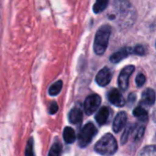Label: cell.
I'll list each match as a JSON object with an SVG mask.
<instances>
[{
  "label": "cell",
  "mask_w": 156,
  "mask_h": 156,
  "mask_svg": "<svg viewBox=\"0 0 156 156\" xmlns=\"http://www.w3.org/2000/svg\"><path fill=\"white\" fill-rule=\"evenodd\" d=\"M95 150L98 153L105 156L113 155L118 150V143L114 136L110 133L104 135L96 144Z\"/></svg>",
  "instance_id": "obj_1"
},
{
  "label": "cell",
  "mask_w": 156,
  "mask_h": 156,
  "mask_svg": "<svg viewBox=\"0 0 156 156\" xmlns=\"http://www.w3.org/2000/svg\"><path fill=\"white\" fill-rule=\"evenodd\" d=\"M111 34V28L108 25H104L99 28L97 31L95 41H94V51L98 55H102L108 45L109 37Z\"/></svg>",
  "instance_id": "obj_2"
},
{
  "label": "cell",
  "mask_w": 156,
  "mask_h": 156,
  "mask_svg": "<svg viewBox=\"0 0 156 156\" xmlns=\"http://www.w3.org/2000/svg\"><path fill=\"white\" fill-rule=\"evenodd\" d=\"M98 130L97 128L95 127V125L93 123H87L86 124L80 133L79 136H78V142H79V146H81L82 148H85L86 146H87L91 140H93V138L96 136Z\"/></svg>",
  "instance_id": "obj_3"
},
{
  "label": "cell",
  "mask_w": 156,
  "mask_h": 156,
  "mask_svg": "<svg viewBox=\"0 0 156 156\" xmlns=\"http://www.w3.org/2000/svg\"><path fill=\"white\" fill-rule=\"evenodd\" d=\"M134 70H135V67L133 65H128L121 70V72L119 75V78H118V85L121 90L124 91L128 88L129 79L130 75L133 73Z\"/></svg>",
  "instance_id": "obj_4"
},
{
  "label": "cell",
  "mask_w": 156,
  "mask_h": 156,
  "mask_svg": "<svg viewBox=\"0 0 156 156\" xmlns=\"http://www.w3.org/2000/svg\"><path fill=\"white\" fill-rule=\"evenodd\" d=\"M101 104V98L98 95H91L87 97L84 103V110L87 115H92Z\"/></svg>",
  "instance_id": "obj_5"
},
{
  "label": "cell",
  "mask_w": 156,
  "mask_h": 156,
  "mask_svg": "<svg viewBox=\"0 0 156 156\" xmlns=\"http://www.w3.org/2000/svg\"><path fill=\"white\" fill-rule=\"evenodd\" d=\"M111 78H112V73L108 67H104L98 73L96 76V82L100 87H106L109 84Z\"/></svg>",
  "instance_id": "obj_6"
},
{
  "label": "cell",
  "mask_w": 156,
  "mask_h": 156,
  "mask_svg": "<svg viewBox=\"0 0 156 156\" xmlns=\"http://www.w3.org/2000/svg\"><path fill=\"white\" fill-rule=\"evenodd\" d=\"M108 100L116 107H123L125 105V99L119 90L113 88L108 93Z\"/></svg>",
  "instance_id": "obj_7"
},
{
  "label": "cell",
  "mask_w": 156,
  "mask_h": 156,
  "mask_svg": "<svg viewBox=\"0 0 156 156\" xmlns=\"http://www.w3.org/2000/svg\"><path fill=\"white\" fill-rule=\"evenodd\" d=\"M126 122H127V114L124 111L119 112L116 116L113 121V130L115 132H119L126 125Z\"/></svg>",
  "instance_id": "obj_8"
},
{
  "label": "cell",
  "mask_w": 156,
  "mask_h": 156,
  "mask_svg": "<svg viewBox=\"0 0 156 156\" xmlns=\"http://www.w3.org/2000/svg\"><path fill=\"white\" fill-rule=\"evenodd\" d=\"M131 52H133V50H131L130 48H123V49L119 50V51L115 52L114 54H112L110 57V61L113 63H118V62H121L123 59L127 58Z\"/></svg>",
  "instance_id": "obj_9"
},
{
  "label": "cell",
  "mask_w": 156,
  "mask_h": 156,
  "mask_svg": "<svg viewBox=\"0 0 156 156\" xmlns=\"http://www.w3.org/2000/svg\"><path fill=\"white\" fill-rule=\"evenodd\" d=\"M156 100V95H155V92L151 89V88H148L146 89L143 93H142V97H141V102L146 105V106H151L154 104Z\"/></svg>",
  "instance_id": "obj_10"
},
{
  "label": "cell",
  "mask_w": 156,
  "mask_h": 156,
  "mask_svg": "<svg viewBox=\"0 0 156 156\" xmlns=\"http://www.w3.org/2000/svg\"><path fill=\"white\" fill-rule=\"evenodd\" d=\"M69 121L72 124H79L82 122L83 120V113L82 110L78 108H73L70 112H69Z\"/></svg>",
  "instance_id": "obj_11"
},
{
  "label": "cell",
  "mask_w": 156,
  "mask_h": 156,
  "mask_svg": "<svg viewBox=\"0 0 156 156\" xmlns=\"http://www.w3.org/2000/svg\"><path fill=\"white\" fill-rule=\"evenodd\" d=\"M109 117V108L108 107H102L96 115V120L99 125H104L107 123Z\"/></svg>",
  "instance_id": "obj_12"
},
{
  "label": "cell",
  "mask_w": 156,
  "mask_h": 156,
  "mask_svg": "<svg viewBox=\"0 0 156 156\" xmlns=\"http://www.w3.org/2000/svg\"><path fill=\"white\" fill-rule=\"evenodd\" d=\"M62 136H63L64 141H65L66 143H68V144L74 142L75 138H76V136H75V131H74V129H73V128H71V127H66V128L63 129V134H62Z\"/></svg>",
  "instance_id": "obj_13"
},
{
  "label": "cell",
  "mask_w": 156,
  "mask_h": 156,
  "mask_svg": "<svg viewBox=\"0 0 156 156\" xmlns=\"http://www.w3.org/2000/svg\"><path fill=\"white\" fill-rule=\"evenodd\" d=\"M109 0H96L95 5L93 7V10L96 14L101 13L103 10H105L108 5Z\"/></svg>",
  "instance_id": "obj_14"
},
{
  "label": "cell",
  "mask_w": 156,
  "mask_h": 156,
  "mask_svg": "<svg viewBox=\"0 0 156 156\" xmlns=\"http://www.w3.org/2000/svg\"><path fill=\"white\" fill-rule=\"evenodd\" d=\"M133 115H134V117H136V118H138V119H140V120H143V121H146L148 119V113L141 107L135 108L134 110H133Z\"/></svg>",
  "instance_id": "obj_15"
},
{
  "label": "cell",
  "mask_w": 156,
  "mask_h": 156,
  "mask_svg": "<svg viewBox=\"0 0 156 156\" xmlns=\"http://www.w3.org/2000/svg\"><path fill=\"white\" fill-rule=\"evenodd\" d=\"M62 87V82L61 80L60 81H57V82H55L54 84H52L50 87V88H49V94L51 97H55V96H57L61 92Z\"/></svg>",
  "instance_id": "obj_16"
},
{
  "label": "cell",
  "mask_w": 156,
  "mask_h": 156,
  "mask_svg": "<svg viewBox=\"0 0 156 156\" xmlns=\"http://www.w3.org/2000/svg\"><path fill=\"white\" fill-rule=\"evenodd\" d=\"M139 156H156V146L151 145L145 147L140 153Z\"/></svg>",
  "instance_id": "obj_17"
},
{
  "label": "cell",
  "mask_w": 156,
  "mask_h": 156,
  "mask_svg": "<svg viewBox=\"0 0 156 156\" xmlns=\"http://www.w3.org/2000/svg\"><path fill=\"white\" fill-rule=\"evenodd\" d=\"M61 151H62V145L59 142H56L51 146L49 151V156H60Z\"/></svg>",
  "instance_id": "obj_18"
},
{
  "label": "cell",
  "mask_w": 156,
  "mask_h": 156,
  "mask_svg": "<svg viewBox=\"0 0 156 156\" xmlns=\"http://www.w3.org/2000/svg\"><path fill=\"white\" fill-rule=\"evenodd\" d=\"M25 155L26 156H35L34 151H33V140L30 139L27 144L26 151H25Z\"/></svg>",
  "instance_id": "obj_19"
},
{
  "label": "cell",
  "mask_w": 156,
  "mask_h": 156,
  "mask_svg": "<svg viewBox=\"0 0 156 156\" xmlns=\"http://www.w3.org/2000/svg\"><path fill=\"white\" fill-rule=\"evenodd\" d=\"M135 82H136V85H137L138 87H141L145 84V82H146V77H145V75L142 74V73H139L136 76Z\"/></svg>",
  "instance_id": "obj_20"
},
{
  "label": "cell",
  "mask_w": 156,
  "mask_h": 156,
  "mask_svg": "<svg viewBox=\"0 0 156 156\" xmlns=\"http://www.w3.org/2000/svg\"><path fill=\"white\" fill-rule=\"evenodd\" d=\"M132 131H133L132 126H131V125H129V126L126 128V130L124 131V133H123V135H122V137H121V143H122V144H124V143L128 140L129 135V133L132 132Z\"/></svg>",
  "instance_id": "obj_21"
},
{
  "label": "cell",
  "mask_w": 156,
  "mask_h": 156,
  "mask_svg": "<svg viewBox=\"0 0 156 156\" xmlns=\"http://www.w3.org/2000/svg\"><path fill=\"white\" fill-rule=\"evenodd\" d=\"M133 52L137 55H144L145 54V49L142 45H137L133 49Z\"/></svg>",
  "instance_id": "obj_22"
},
{
  "label": "cell",
  "mask_w": 156,
  "mask_h": 156,
  "mask_svg": "<svg viewBox=\"0 0 156 156\" xmlns=\"http://www.w3.org/2000/svg\"><path fill=\"white\" fill-rule=\"evenodd\" d=\"M58 105L55 103V102H52L49 108V111H50V114H55L57 111H58Z\"/></svg>",
  "instance_id": "obj_23"
},
{
  "label": "cell",
  "mask_w": 156,
  "mask_h": 156,
  "mask_svg": "<svg viewBox=\"0 0 156 156\" xmlns=\"http://www.w3.org/2000/svg\"><path fill=\"white\" fill-rule=\"evenodd\" d=\"M135 132H136V133H135V140H138V139L141 138L142 135H143V132H144V127H140V128H138V129H137Z\"/></svg>",
  "instance_id": "obj_24"
}]
</instances>
